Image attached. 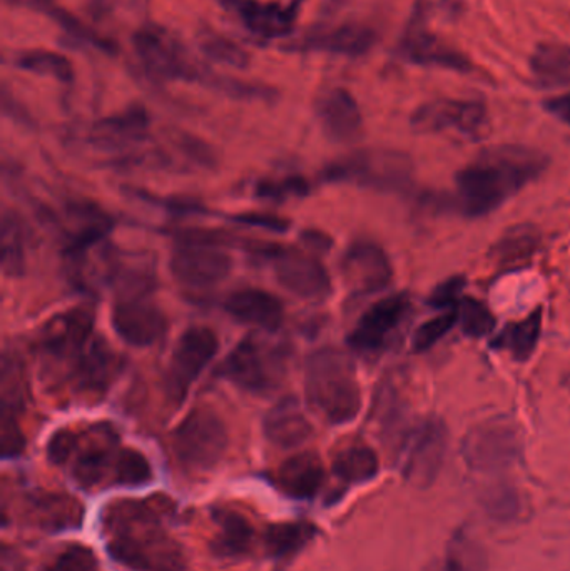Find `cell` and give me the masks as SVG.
Returning a JSON list of instances; mask_svg holds the SVG:
<instances>
[{
	"label": "cell",
	"mask_w": 570,
	"mask_h": 571,
	"mask_svg": "<svg viewBox=\"0 0 570 571\" xmlns=\"http://www.w3.org/2000/svg\"><path fill=\"white\" fill-rule=\"evenodd\" d=\"M547 166L549 157L532 147L517 144L487 147L455 177L460 211L475 218L496 211L537 179Z\"/></svg>",
	"instance_id": "6da1fadb"
},
{
	"label": "cell",
	"mask_w": 570,
	"mask_h": 571,
	"mask_svg": "<svg viewBox=\"0 0 570 571\" xmlns=\"http://www.w3.org/2000/svg\"><path fill=\"white\" fill-rule=\"evenodd\" d=\"M107 551L134 571H183L182 544L166 531L163 517L146 501H117L103 517Z\"/></svg>",
	"instance_id": "7a4b0ae2"
},
{
	"label": "cell",
	"mask_w": 570,
	"mask_h": 571,
	"mask_svg": "<svg viewBox=\"0 0 570 571\" xmlns=\"http://www.w3.org/2000/svg\"><path fill=\"white\" fill-rule=\"evenodd\" d=\"M308 399L333 425H345L362 408L356 367L343 351L323 347L311 354L304 376Z\"/></svg>",
	"instance_id": "3957f363"
},
{
	"label": "cell",
	"mask_w": 570,
	"mask_h": 571,
	"mask_svg": "<svg viewBox=\"0 0 570 571\" xmlns=\"http://www.w3.org/2000/svg\"><path fill=\"white\" fill-rule=\"evenodd\" d=\"M134 51L147 74L160 81H183L225 92L229 75L203 65L182 39L160 25H144L134 34Z\"/></svg>",
	"instance_id": "277c9868"
},
{
	"label": "cell",
	"mask_w": 570,
	"mask_h": 571,
	"mask_svg": "<svg viewBox=\"0 0 570 571\" xmlns=\"http://www.w3.org/2000/svg\"><path fill=\"white\" fill-rule=\"evenodd\" d=\"M323 177L333 183H353L370 189L395 193L411 186L414 163L398 150L366 149L330 164Z\"/></svg>",
	"instance_id": "5b68a950"
},
{
	"label": "cell",
	"mask_w": 570,
	"mask_h": 571,
	"mask_svg": "<svg viewBox=\"0 0 570 571\" xmlns=\"http://www.w3.org/2000/svg\"><path fill=\"white\" fill-rule=\"evenodd\" d=\"M221 373L247 392H271L281 385L287 373V351L277 341L253 334L232 350Z\"/></svg>",
	"instance_id": "8992f818"
},
{
	"label": "cell",
	"mask_w": 570,
	"mask_h": 571,
	"mask_svg": "<svg viewBox=\"0 0 570 571\" xmlns=\"http://www.w3.org/2000/svg\"><path fill=\"white\" fill-rule=\"evenodd\" d=\"M519 426L509 418H490L468 429L462 442V456L468 468L494 473L510 468L522 456Z\"/></svg>",
	"instance_id": "52a82bcc"
},
{
	"label": "cell",
	"mask_w": 570,
	"mask_h": 571,
	"mask_svg": "<svg viewBox=\"0 0 570 571\" xmlns=\"http://www.w3.org/2000/svg\"><path fill=\"white\" fill-rule=\"evenodd\" d=\"M447 443V428L441 419H422L408 428L398 445L403 478L417 488L432 487L444 466Z\"/></svg>",
	"instance_id": "ba28073f"
},
{
	"label": "cell",
	"mask_w": 570,
	"mask_h": 571,
	"mask_svg": "<svg viewBox=\"0 0 570 571\" xmlns=\"http://www.w3.org/2000/svg\"><path fill=\"white\" fill-rule=\"evenodd\" d=\"M173 448L179 461L188 468H213L221 461L228 448L225 423L211 409H195L176 428Z\"/></svg>",
	"instance_id": "9c48e42d"
},
{
	"label": "cell",
	"mask_w": 570,
	"mask_h": 571,
	"mask_svg": "<svg viewBox=\"0 0 570 571\" xmlns=\"http://www.w3.org/2000/svg\"><path fill=\"white\" fill-rule=\"evenodd\" d=\"M218 338L209 328H191L179 338L166 376L169 396L176 403L186 398L199 374L218 353Z\"/></svg>",
	"instance_id": "30bf717a"
},
{
	"label": "cell",
	"mask_w": 570,
	"mask_h": 571,
	"mask_svg": "<svg viewBox=\"0 0 570 571\" xmlns=\"http://www.w3.org/2000/svg\"><path fill=\"white\" fill-rule=\"evenodd\" d=\"M267 255L273 261L278 282L291 294L304 300H323L332 293L329 271L313 256L291 248H270Z\"/></svg>",
	"instance_id": "8fae6325"
},
{
	"label": "cell",
	"mask_w": 570,
	"mask_h": 571,
	"mask_svg": "<svg viewBox=\"0 0 570 571\" xmlns=\"http://www.w3.org/2000/svg\"><path fill=\"white\" fill-rule=\"evenodd\" d=\"M232 261L215 242L193 239L179 246L172 258V272L182 284L209 288L225 281Z\"/></svg>",
	"instance_id": "7c38bea8"
},
{
	"label": "cell",
	"mask_w": 570,
	"mask_h": 571,
	"mask_svg": "<svg viewBox=\"0 0 570 571\" xmlns=\"http://www.w3.org/2000/svg\"><path fill=\"white\" fill-rule=\"evenodd\" d=\"M487 126V110L475 101L438 100L424 104L412 116L417 133H454L477 137Z\"/></svg>",
	"instance_id": "4fadbf2b"
},
{
	"label": "cell",
	"mask_w": 570,
	"mask_h": 571,
	"mask_svg": "<svg viewBox=\"0 0 570 571\" xmlns=\"http://www.w3.org/2000/svg\"><path fill=\"white\" fill-rule=\"evenodd\" d=\"M408 308L411 300L402 293L376 301L350 333L349 344L352 350L365 356L379 354L385 347L390 334L405 320Z\"/></svg>",
	"instance_id": "5bb4252c"
},
{
	"label": "cell",
	"mask_w": 570,
	"mask_h": 571,
	"mask_svg": "<svg viewBox=\"0 0 570 571\" xmlns=\"http://www.w3.org/2000/svg\"><path fill=\"white\" fill-rule=\"evenodd\" d=\"M117 436L110 426H96L86 436H77V446L72 455L71 473L75 484L83 488H93L100 485L107 476L114 473L116 466Z\"/></svg>",
	"instance_id": "9a60e30c"
},
{
	"label": "cell",
	"mask_w": 570,
	"mask_h": 571,
	"mask_svg": "<svg viewBox=\"0 0 570 571\" xmlns=\"http://www.w3.org/2000/svg\"><path fill=\"white\" fill-rule=\"evenodd\" d=\"M342 274L352 293L369 297L385 290L392 281L393 269L388 256L380 246L359 241L343 255Z\"/></svg>",
	"instance_id": "2e32d148"
},
{
	"label": "cell",
	"mask_w": 570,
	"mask_h": 571,
	"mask_svg": "<svg viewBox=\"0 0 570 571\" xmlns=\"http://www.w3.org/2000/svg\"><path fill=\"white\" fill-rule=\"evenodd\" d=\"M218 2L229 14L235 15L253 38L263 39V41L288 38L297 24L298 9L291 4L281 6L277 2H261V0H218Z\"/></svg>",
	"instance_id": "e0dca14e"
},
{
	"label": "cell",
	"mask_w": 570,
	"mask_h": 571,
	"mask_svg": "<svg viewBox=\"0 0 570 571\" xmlns=\"http://www.w3.org/2000/svg\"><path fill=\"white\" fill-rule=\"evenodd\" d=\"M113 328L131 346L147 347L165 336L168 321L156 304L141 298L120 301L113 310Z\"/></svg>",
	"instance_id": "ac0fdd59"
},
{
	"label": "cell",
	"mask_w": 570,
	"mask_h": 571,
	"mask_svg": "<svg viewBox=\"0 0 570 571\" xmlns=\"http://www.w3.org/2000/svg\"><path fill=\"white\" fill-rule=\"evenodd\" d=\"M317 116L323 133L335 143H352L362 134V111L346 89L323 92L317 103Z\"/></svg>",
	"instance_id": "d6986e66"
},
{
	"label": "cell",
	"mask_w": 570,
	"mask_h": 571,
	"mask_svg": "<svg viewBox=\"0 0 570 571\" xmlns=\"http://www.w3.org/2000/svg\"><path fill=\"white\" fill-rule=\"evenodd\" d=\"M93 313L74 310L54 318L42 334V346L55 357H75L94 338Z\"/></svg>",
	"instance_id": "ffe728a7"
},
{
	"label": "cell",
	"mask_w": 570,
	"mask_h": 571,
	"mask_svg": "<svg viewBox=\"0 0 570 571\" xmlns=\"http://www.w3.org/2000/svg\"><path fill=\"white\" fill-rule=\"evenodd\" d=\"M403 52L411 61L424 65H438V68L455 69V71H470V61L460 52L444 44L441 39L428 32L427 24L411 19L403 38Z\"/></svg>",
	"instance_id": "44dd1931"
},
{
	"label": "cell",
	"mask_w": 570,
	"mask_h": 571,
	"mask_svg": "<svg viewBox=\"0 0 570 571\" xmlns=\"http://www.w3.org/2000/svg\"><path fill=\"white\" fill-rule=\"evenodd\" d=\"M375 42V31L366 25L343 24L304 35L297 49L307 52H329V54L345 55V58H360L372 51Z\"/></svg>",
	"instance_id": "7402d4cb"
},
{
	"label": "cell",
	"mask_w": 570,
	"mask_h": 571,
	"mask_svg": "<svg viewBox=\"0 0 570 571\" xmlns=\"http://www.w3.org/2000/svg\"><path fill=\"white\" fill-rule=\"evenodd\" d=\"M8 2L15 8L29 9V11L44 15L49 21L54 22L74 44L97 49L104 54H113L116 49L110 39L93 31L90 25L75 18L68 9L62 8L58 0H8Z\"/></svg>",
	"instance_id": "603a6c76"
},
{
	"label": "cell",
	"mask_w": 570,
	"mask_h": 571,
	"mask_svg": "<svg viewBox=\"0 0 570 571\" xmlns=\"http://www.w3.org/2000/svg\"><path fill=\"white\" fill-rule=\"evenodd\" d=\"M75 380L81 390L104 392L120 371V357L110 344L94 336L74 360Z\"/></svg>",
	"instance_id": "cb8c5ba5"
},
{
	"label": "cell",
	"mask_w": 570,
	"mask_h": 571,
	"mask_svg": "<svg viewBox=\"0 0 570 571\" xmlns=\"http://www.w3.org/2000/svg\"><path fill=\"white\" fill-rule=\"evenodd\" d=\"M226 311L241 323L277 331L283 323V304L277 297L261 290H241L226 301Z\"/></svg>",
	"instance_id": "d4e9b609"
},
{
	"label": "cell",
	"mask_w": 570,
	"mask_h": 571,
	"mask_svg": "<svg viewBox=\"0 0 570 571\" xmlns=\"http://www.w3.org/2000/svg\"><path fill=\"white\" fill-rule=\"evenodd\" d=\"M278 487L288 497L310 500L323 487L324 469L314 453H300L291 456L278 469Z\"/></svg>",
	"instance_id": "484cf974"
},
{
	"label": "cell",
	"mask_w": 570,
	"mask_h": 571,
	"mask_svg": "<svg viewBox=\"0 0 570 571\" xmlns=\"http://www.w3.org/2000/svg\"><path fill=\"white\" fill-rule=\"evenodd\" d=\"M263 426L267 438L281 448L303 445L313 433V426L308 422L298 399L294 398L281 399L277 406H273L265 418Z\"/></svg>",
	"instance_id": "4316f807"
},
{
	"label": "cell",
	"mask_w": 570,
	"mask_h": 571,
	"mask_svg": "<svg viewBox=\"0 0 570 571\" xmlns=\"http://www.w3.org/2000/svg\"><path fill=\"white\" fill-rule=\"evenodd\" d=\"M149 127V117L143 107H129L116 116L94 124L93 141L103 147H123L143 141Z\"/></svg>",
	"instance_id": "83f0119b"
},
{
	"label": "cell",
	"mask_w": 570,
	"mask_h": 571,
	"mask_svg": "<svg viewBox=\"0 0 570 571\" xmlns=\"http://www.w3.org/2000/svg\"><path fill=\"white\" fill-rule=\"evenodd\" d=\"M213 518L218 525V533L211 543V550L216 557H242L251 550L255 530L247 518L232 510H215Z\"/></svg>",
	"instance_id": "f1b7e54d"
},
{
	"label": "cell",
	"mask_w": 570,
	"mask_h": 571,
	"mask_svg": "<svg viewBox=\"0 0 570 571\" xmlns=\"http://www.w3.org/2000/svg\"><path fill=\"white\" fill-rule=\"evenodd\" d=\"M32 520L49 531H61L83 523V505L65 495H38L32 498Z\"/></svg>",
	"instance_id": "f546056e"
},
{
	"label": "cell",
	"mask_w": 570,
	"mask_h": 571,
	"mask_svg": "<svg viewBox=\"0 0 570 571\" xmlns=\"http://www.w3.org/2000/svg\"><path fill=\"white\" fill-rule=\"evenodd\" d=\"M533 77L543 87H570V48L543 42L530 58Z\"/></svg>",
	"instance_id": "4dcf8cb0"
},
{
	"label": "cell",
	"mask_w": 570,
	"mask_h": 571,
	"mask_svg": "<svg viewBox=\"0 0 570 571\" xmlns=\"http://www.w3.org/2000/svg\"><path fill=\"white\" fill-rule=\"evenodd\" d=\"M542 333V311H533L522 321L509 324L499 336L494 340L493 346L497 350L509 351L517 361H527L532 356L539 344Z\"/></svg>",
	"instance_id": "1f68e13d"
},
{
	"label": "cell",
	"mask_w": 570,
	"mask_h": 571,
	"mask_svg": "<svg viewBox=\"0 0 570 571\" xmlns=\"http://www.w3.org/2000/svg\"><path fill=\"white\" fill-rule=\"evenodd\" d=\"M540 236L530 226H517L510 229L494 246L493 258L500 268H519L527 264L539 249Z\"/></svg>",
	"instance_id": "d6a6232c"
},
{
	"label": "cell",
	"mask_w": 570,
	"mask_h": 571,
	"mask_svg": "<svg viewBox=\"0 0 570 571\" xmlns=\"http://www.w3.org/2000/svg\"><path fill=\"white\" fill-rule=\"evenodd\" d=\"M317 533V528L308 521L271 525L265 533V544L270 557L284 560L303 550Z\"/></svg>",
	"instance_id": "836d02e7"
},
{
	"label": "cell",
	"mask_w": 570,
	"mask_h": 571,
	"mask_svg": "<svg viewBox=\"0 0 570 571\" xmlns=\"http://www.w3.org/2000/svg\"><path fill=\"white\" fill-rule=\"evenodd\" d=\"M380 459L369 446H350L336 455L333 473L349 485L366 484L379 475Z\"/></svg>",
	"instance_id": "e575fe53"
},
{
	"label": "cell",
	"mask_w": 570,
	"mask_h": 571,
	"mask_svg": "<svg viewBox=\"0 0 570 571\" xmlns=\"http://www.w3.org/2000/svg\"><path fill=\"white\" fill-rule=\"evenodd\" d=\"M12 65L35 75H48L55 81L69 82L74 77L72 62L59 52L31 49L12 55Z\"/></svg>",
	"instance_id": "d590c367"
},
{
	"label": "cell",
	"mask_w": 570,
	"mask_h": 571,
	"mask_svg": "<svg viewBox=\"0 0 570 571\" xmlns=\"http://www.w3.org/2000/svg\"><path fill=\"white\" fill-rule=\"evenodd\" d=\"M2 242V271L8 276H19L25 268L24 226L14 212L6 209L0 228Z\"/></svg>",
	"instance_id": "8d00e7d4"
},
{
	"label": "cell",
	"mask_w": 570,
	"mask_h": 571,
	"mask_svg": "<svg viewBox=\"0 0 570 571\" xmlns=\"http://www.w3.org/2000/svg\"><path fill=\"white\" fill-rule=\"evenodd\" d=\"M444 571H487V554L474 537L457 531L448 541Z\"/></svg>",
	"instance_id": "74e56055"
},
{
	"label": "cell",
	"mask_w": 570,
	"mask_h": 571,
	"mask_svg": "<svg viewBox=\"0 0 570 571\" xmlns=\"http://www.w3.org/2000/svg\"><path fill=\"white\" fill-rule=\"evenodd\" d=\"M198 45L203 54L215 64L235 69H247L250 65L251 58L247 49L211 29L199 32Z\"/></svg>",
	"instance_id": "f35d334b"
},
{
	"label": "cell",
	"mask_w": 570,
	"mask_h": 571,
	"mask_svg": "<svg viewBox=\"0 0 570 571\" xmlns=\"http://www.w3.org/2000/svg\"><path fill=\"white\" fill-rule=\"evenodd\" d=\"M455 311H457V320L465 336L480 340L488 333H493L496 328V316L493 311L474 298H462Z\"/></svg>",
	"instance_id": "ab89813d"
},
{
	"label": "cell",
	"mask_w": 570,
	"mask_h": 571,
	"mask_svg": "<svg viewBox=\"0 0 570 571\" xmlns=\"http://www.w3.org/2000/svg\"><path fill=\"white\" fill-rule=\"evenodd\" d=\"M114 481L123 487H141L149 484L153 478V469L143 453L136 449L123 448L117 455L114 466Z\"/></svg>",
	"instance_id": "60d3db41"
},
{
	"label": "cell",
	"mask_w": 570,
	"mask_h": 571,
	"mask_svg": "<svg viewBox=\"0 0 570 571\" xmlns=\"http://www.w3.org/2000/svg\"><path fill=\"white\" fill-rule=\"evenodd\" d=\"M0 393H2V402L0 406L4 412L18 413L21 409L22 403H24V373H22L21 364L9 357L8 354L2 361V386H0Z\"/></svg>",
	"instance_id": "b9f144b4"
},
{
	"label": "cell",
	"mask_w": 570,
	"mask_h": 571,
	"mask_svg": "<svg viewBox=\"0 0 570 571\" xmlns=\"http://www.w3.org/2000/svg\"><path fill=\"white\" fill-rule=\"evenodd\" d=\"M457 311L448 310L432 320L425 321L422 326L417 328L414 338H412V347L417 353H425V351L434 347L452 328L457 323Z\"/></svg>",
	"instance_id": "7bdbcfd3"
},
{
	"label": "cell",
	"mask_w": 570,
	"mask_h": 571,
	"mask_svg": "<svg viewBox=\"0 0 570 571\" xmlns=\"http://www.w3.org/2000/svg\"><path fill=\"white\" fill-rule=\"evenodd\" d=\"M42 571H97V558L91 548L72 544Z\"/></svg>",
	"instance_id": "ee69618b"
},
{
	"label": "cell",
	"mask_w": 570,
	"mask_h": 571,
	"mask_svg": "<svg viewBox=\"0 0 570 571\" xmlns=\"http://www.w3.org/2000/svg\"><path fill=\"white\" fill-rule=\"evenodd\" d=\"M484 508L490 517L506 521L516 517L520 505L516 491L507 487H499L487 491L484 498Z\"/></svg>",
	"instance_id": "f6af8a7d"
},
{
	"label": "cell",
	"mask_w": 570,
	"mask_h": 571,
	"mask_svg": "<svg viewBox=\"0 0 570 571\" xmlns=\"http://www.w3.org/2000/svg\"><path fill=\"white\" fill-rule=\"evenodd\" d=\"M18 413H0V446L4 458H14L24 451L25 438L19 428Z\"/></svg>",
	"instance_id": "bcb514c9"
},
{
	"label": "cell",
	"mask_w": 570,
	"mask_h": 571,
	"mask_svg": "<svg viewBox=\"0 0 570 571\" xmlns=\"http://www.w3.org/2000/svg\"><path fill=\"white\" fill-rule=\"evenodd\" d=\"M465 288L464 276H452L445 279L441 284L435 286L428 297V304L435 310H447V308H457L462 300V291Z\"/></svg>",
	"instance_id": "7dc6e473"
},
{
	"label": "cell",
	"mask_w": 570,
	"mask_h": 571,
	"mask_svg": "<svg viewBox=\"0 0 570 571\" xmlns=\"http://www.w3.org/2000/svg\"><path fill=\"white\" fill-rule=\"evenodd\" d=\"M258 196L270 199H284L287 196L307 195L308 184L301 177H288L283 183H273V180H265L258 186Z\"/></svg>",
	"instance_id": "c3c4849f"
},
{
	"label": "cell",
	"mask_w": 570,
	"mask_h": 571,
	"mask_svg": "<svg viewBox=\"0 0 570 571\" xmlns=\"http://www.w3.org/2000/svg\"><path fill=\"white\" fill-rule=\"evenodd\" d=\"M75 446H77V435L69 429H61L49 442V459L55 465H64V463L71 461Z\"/></svg>",
	"instance_id": "681fc988"
},
{
	"label": "cell",
	"mask_w": 570,
	"mask_h": 571,
	"mask_svg": "<svg viewBox=\"0 0 570 571\" xmlns=\"http://www.w3.org/2000/svg\"><path fill=\"white\" fill-rule=\"evenodd\" d=\"M239 221L245 225L260 226V228L271 229V231H284L288 228V222L283 218L270 215H247L239 216Z\"/></svg>",
	"instance_id": "f907efd6"
},
{
	"label": "cell",
	"mask_w": 570,
	"mask_h": 571,
	"mask_svg": "<svg viewBox=\"0 0 570 571\" xmlns=\"http://www.w3.org/2000/svg\"><path fill=\"white\" fill-rule=\"evenodd\" d=\"M543 106H546V110L549 111L552 116H556L557 120L570 124V92L569 94L552 97V100L547 101Z\"/></svg>",
	"instance_id": "816d5d0a"
},
{
	"label": "cell",
	"mask_w": 570,
	"mask_h": 571,
	"mask_svg": "<svg viewBox=\"0 0 570 571\" xmlns=\"http://www.w3.org/2000/svg\"><path fill=\"white\" fill-rule=\"evenodd\" d=\"M0 571H24L22 558L18 557L11 548H2V554H0Z\"/></svg>",
	"instance_id": "f5cc1de1"
},
{
	"label": "cell",
	"mask_w": 570,
	"mask_h": 571,
	"mask_svg": "<svg viewBox=\"0 0 570 571\" xmlns=\"http://www.w3.org/2000/svg\"><path fill=\"white\" fill-rule=\"evenodd\" d=\"M345 4V0H324V11L333 12L340 8V6Z\"/></svg>",
	"instance_id": "db71d44e"
},
{
	"label": "cell",
	"mask_w": 570,
	"mask_h": 571,
	"mask_svg": "<svg viewBox=\"0 0 570 571\" xmlns=\"http://www.w3.org/2000/svg\"><path fill=\"white\" fill-rule=\"evenodd\" d=\"M304 0H291L290 4L293 6L294 9H300V6L303 4Z\"/></svg>",
	"instance_id": "11a10c76"
}]
</instances>
